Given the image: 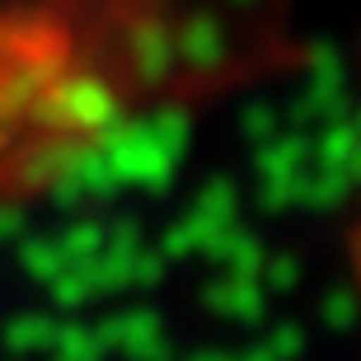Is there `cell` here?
Listing matches in <instances>:
<instances>
[{"mask_svg": "<svg viewBox=\"0 0 361 361\" xmlns=\"http://www.w3.org/2000/svg\"><path fill=\"white\" fill-rule=\"evenodd\" d=\"M104 160L113 164L118 188H146V192H164L174 178L178 160L188 146V118L183 113H155L146 122H127V127H108L104 136H94Z\"/></svg>", "mask_w": 361, "mask_h": 361, "instance_id": "6da1fadb", "label": "cell"}, {"mask_svg": "<svg viewBox=\"0 0 361 361\" xmlns=\"http://www.w3.org/2000/svg\"><path fill=\"white\" fill-rule=\"evenodd\" d=\"M33 122L52 127V132H66V136H104L118 122V99L99 80L47 85V94L33 104Z\"/></svg>", "mask_w": 361, "mask_h": 361, "instance_id": "7a4b0ae2", "label": "cell"}, {"mask_svg": "<svg viewBox=\"0 0 361 361\" xmlns=\"http://www.w3.org/2000/svg\"><path fill=\"white\" fill-rule=\"evenodd\" d=\"M235 221H240V197H235L230 178H212V183L192 197V207L160 235L155 249H160L164 258H174V263L178 258H202V249H207L226 226H235Z\"/></svg>", "mask_w": 361, "mask_h": 361, "instance_id": "3957f363", "label": "cell"}, {"mask_svg": "<svg viewBox=\"0 0 361 361\" xmlns=\"http://www.w3.org/2000/svg\"><path fill=\"white\" fill-rule=\"evenodd\" d=\"M47 197H52V207H85V202H104L118 192V174H113V164L104 160V150H99V141H71L66 160H61V169H56L52 178H47V188H42Z\"/></svg>", "mask_w": 361, "mask_h": 361, "instance_id": "277c9868", "label": "cell"}, {"mask_svg": "<svg viewBox=\"0 0 361 361\" xmlns=\"http://www.w3.org/2000/svg\"><path fill=\"white\" fill-rule=\"evenodd\" d=\"M99 338H104L108 357L122 361H174V338H169V324L160 319V310L150 305H127L113 310L104 324H94Z\"/></svg>", "mask_w": 361, "mask_h": 361, "instance_id": "5b68a950", "label": "cell"}, {"mask_svg": "<svg viewBox=\"0 0 361 361\" xmlns=\"http://www.w3.org/2000/svg\"><path fill=\"white\" fill-rule=\"evenodd\" d=\"M300 183H305V146L300 141H277L258 155V207L263 212H286L300 207Z\"/></svg>", "mask_w": 361, "mask_h": 361, "instance_id": "8992f818", "label": "cell"}, {"mask_svg": "<svg viewBox=\"0 0 361 361\" xmlns=\"http://www.w3.org/2000/svg\"><path fill=\"white\" fill-rule=\"evenodd\" d=\"M268 300L272 295L263 291V281L244 277V272H221L216 281L202 286V305L212 310V314H221V319H230V324H263Z\"/></svg>", "mask_w": 361, "mask_h": 361, "instance_id": "52a82bcc", "label": "cell"}, {"mask_svg": "<svg viewBox=\"0 0 361 361\" xmlns=\"http://www.w3.org/2000/svg\"><path fill=\"white\" fill-rule=\"evenodd\" d=\"M202 258H207L212 268H221V272H244V277H258L263 258H268V244L258 240L254 230H244L240 221H235V226H226L212 244H207V249H202Z\"/></svg>", "mask_w": 361, "mask_h": 361, "instance_id": "ba28073f", "label": "cell"}, {"mask_svg": "<svg viewBox=\"0 0 361 361\" xmlns=\"http://www.w3.org/2000/svg\"><path fill=\"white\" fill-rule=\"evenodd\" d=\"M56 329H61V314L56 310H24V314L5 319L0 348L10 352V357H42V352L52 348Z\"/></svg>", "mask_w": 361, "mask_h": 361, "instance_id": "9c48e42d", "label": "cell"}, {"mask_svg": "<svg viewBox=\"0 0 361 361\" xmlns=\"http://www.w3.org/2000/svg\"><path fill=\"white\" fill-rule=\"evenodd\" d=\"M10 249H14V263L24 268V277H33L38 286H47L56 272H66V254H61V244H56V230L52 235H33V230H28L24 240H14Z\"/></svg>", "mask_w": 361, "mask_h": 361, "instance_id": "30bf717a", "label": "cell"}, {"mask_svg": "<svg viewBox=\"0 0 361 361\" xmlns=\"http://www.w3.org/2000/svg\"><path fill=\"white\" fill-rule=\"evenodd\" d=\"M42 357L47 361H108V348H104V338H99L94 324H66L61 319L52 348L42 352Z\"/></svg>", "mask_w": 361, "mask_h": 361, "instance_id": "8fae6325", "label": "cell"}, {"mask_svg": "<svg viewBox=\"0 0 361 361\" xmlns=\"http://www.w3.org/2000/svg\"><path fill=\"white\" fill-rule=\"evenodd\" d=\"M319 319H324V329H334V334H352V324H357V291H352V281H338V286L324 291Z\"/></svg>", "mask_w": 361, "mask_h": 361, "instance_id": "7c38bea8", "label": "cell"}, {"mask_svg": "<svg viewBox=\"0 0 361 361\" xmlns=\"http://www.w3.org/2000/svg\"><path fill=\"white\" fill-rule=\"evenodd\" d=\"M258 281H263L268 295H286L295 281H300V258L295 254H268L263 268H258Z\"/></svg>", "mask_w": 361, "mask_h": 361, "instance_id": "4fadbf2b", "label": "cell"}, {"mask_svg": "<svg viewBox=\"0 0 361 361\" xmlns=\"http://www.w3.org/2000/svg\"><path fill=\"white\" fill-rule=\"evenodd\" d=\"M319 169H343V174H357V150H352V127H343V132L324 136L319 141Z\"/></svg>", "mask_w": 361, "mask_h": 361, "instance_id": "5bb4252c", "label": "cell"}, {"mask_svg": "<svg viewBox=\"0 0 361 361\" xmlns=\"http://www.w3.org/2000/svg\"><path fill=\"white\" fill-rule=\"evenodd\" d=\"M263 343L277 352V361H300V352H305V329H300V324H272L268 334H263Z\"/></svg>", "mask_w": 361, "mask_h": 361, "instance_id": "9a60e30c", "label": "cell"}, {"mask_svg": "<svg viewBox=\"0 0 361 361\" xmlns=\"http://www.w3.org/2000/svg\"><path fill=\"white\" fill-rule=\"evenodd\" d=\"M33 221H28V207L14 197H0V249H10L14 240H24Z\"/></svg>", "mask_w": 361, "mask_h": 361, "instance_id": "2e32d148", "label": "cell"}, {"mask_svg": "<svg viewBox=\"0 0 361 361\" xmlns=\"http://www.w3.org/2000/svg\"><path fill=\"white\" fill-rule=\"evenodd\" d=\"M230 361H277V352L268 348V343H263V338H258V343H249V348H240V352H226Z\"/></svg>", "mask_w": 361, "mask_h": 361, "instance_id": "e0dca14e", "label": "cell"}, {"mask_svg": "<svg viewBox=\"0 0 361 361\" xmlns=\"http://www.w3.org/2000/svg\"><path fill=\"white\" fill-rule=\"evenodd\" d=\"M188 361H230V357H226V352H192Z\"/></svg>", "mask_w": 361, "mask_h": 361, "instance_id": "ac0fdd59", "label": "cell"}, {"mask_svg": "<svg viewBox=\"0 0 361 361\" xmlns=\"http://www.w3.org/2000/svg\"><path fill=\"white\" fill-rule=\"evenodd\" d=\"M5 122H10V108L0 104V132H5Z\"/></svg>", "mask_w": 361, "mask_h": 361, "instance_id": "d6986e66", "label": "cell"}, {"mask_svg": "<svg viewBox=\"0 0 361 361\" xmlns=\"http://www.w3.org/2000/svg\"><path fill=\"white\" fill-rule=\"evenodd\" d=\"M10 361H24V357H10Z\"/></svg>", "mask_w": 361, "mask_h": 361, "instance_id": "ffe728a7", "label": "cell"}]
</instances>
